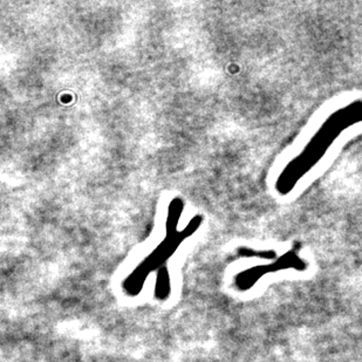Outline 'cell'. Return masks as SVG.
Returning a JSON list of instances; mask_svg holds the SVG:
<instances>
[{
	"mask_svg": "<svg viewBox=\"0 0 362 362\" xmlns=\"http://www.w3.org/2000/svg\"><path fill=\"white\" fill-rule=\"evenodd\" d=\"M362 123V99L335 110L320 124L300 151L287 162L278 175L274 189L281 196L290 195L298 185L315 170L346 130Z\"/></svg>",
	"mask_w": 362,
	"mask_h": 362,
	"instance_id": "cell-1",
	"label": "cell"
},
{
	"mask_svg": "<svg viewBox=\"0 0 362 362\" xmlns=\"http://www.w3.org/2000/svg\"><path fill=\"white\" fill-rule=\"evenodd\" d=\"M202 224L201 216H196L190 221L189 226L182 231L174 233V235H168L167 238L162 243L161 245L158 246V249L155 250L154 252L151 253V256L148 257L147 259L144 260V264L139 267L130 279L133 281L134 287L136 285L137 287L142 286L144 279L147 276L148 272L154 270L158 265L163 264L169 257L175 252V250L177 249L178 246L181 245V243L192 236V233H195L199 229Z\"/></svg>",
	"mask_w": 362,
	"mask_h": 362,
	"instance_id": "cell-2",
	"label": "cell"
}]
</instances>
